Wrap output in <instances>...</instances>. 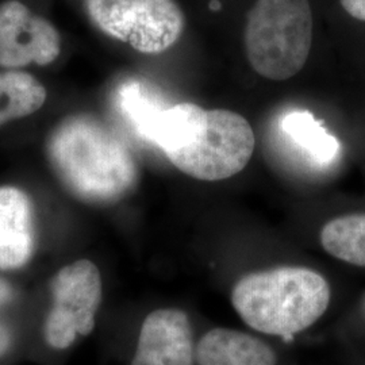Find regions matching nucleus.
<instances>
[{
    "mask_svg": "<svg viewBox=\"0 0 365 365\" xmlns=\"http://www.w3.org/2000/svg\"><path fill=\"white\" fill-rule=\"evenodd\" d=\"M106 34L146 54L165 52L182 37L184 15L175 0H86Z\"/></svg>",
    "mask_w": 365,
    "mask_h": 365,
    "instance_id": "39448f33",
    "label": "nucleus"
},
{
    "mask_svg": "<svg viewBox=\"0 0 365 365\" xmlns=\"http://www.w3.org/2000/svg\"><path fill=\"white\" fill-rule=\"evenodd\" d=\"M249 64L274 81L294 78L309 60L313 13L309 0H256L244 33Z\"/></svg>",
    "mask_w": 365,
    "mask_h": 365,
    "instance_id": "20e7f679",
    "label": "nucleus"
},
{
    "mask_svg": "<svg viewBox=\"0 0 365 365\" xmlns=\"http://www.w3.org/2000/svg\"><path fill=\"white\" fill-rule=\"evenodd\" d=\"M274 140L288 167L303 175L330 173L342 160L339 138L304 108H288L276 118Z\"/></svg>",
    "mask_w": 365,
    "mask_h": 365,
    "instance_id": "0eeeda50",
    "label": "nucleus"
},
{
    "mask_svg": "<svg viewBox=\"0 0 365 365\" xmlns=\"http://www.w3.org/2000/svg\"><path fill=\"white\" fill-rule=\"evenodd\" d=\"M195 365H280V357L257 336L214 327L196 341Z\"/></svg>",
    "mask_w": 365,
    "mask_h": 365,
    "instance_id": "9d476101",
    "label": "nucleus"
},
{
    "mask_svg": "<svg viewBox=\"0 0 365 365\" xmlns=\"http://www.w3.org/2000/svg\"><path fill=\"white\" fill-rule=\"evenodd\" d=\"M363 312H364V315H365V298H364V302H363Z\"/></svg>",
    "mask_w": 365,
    "mask_h": 365,
    "instance_id": "f3484780",
    "label": "nucleus"
},
{
    "mask_svg": "<svg viewBox=\"0 0 365 365\" xmlns=\"http://www.w3.org/2000/svg\"><path fill=\"white\" fill-rule=\"evenodd\" d=\"M319 241L331 257L365 268V212L345 214L327 221L321 229Z\"/></svg>",
    "mask_w": 365,
    "mask_h": 365,
    "instance_id": "f8f14e48",
    "label": "nucleus"
},
{
    "mask_svg": "<svg viewBox=\"0 0 365 365\" xmlns=\"http://www.w3.org/2000/svg\"><path fill=\"white\" fill-rule=\"evenodd\" d=\"M14 289L7 280L0 277V359H4L13 351L14 330L10 322L6 318L4 310L13 302Z\"/></svg>",
    "mask_w": 365,
    "mask_h": 365,
    "instance_id": "2eb2a0df",
    "label": "nucleus"
},
{
    "mask_svg": "<svg viewBox=\"0 0 365 365\" xmlns=\"http://www.w3.org/2000/svg\"><path fill=\"white\" fill-rule=\"evenodd\" d=\"M46 101V90L25 72L0 73V125L31 115Z\"/></svg>",
    "mask_w": 365,
    "mask_h": 365,
    "instance_id": "ddd939ff",
    "label": "nucleus"
},
{
    "mask_svg": "<svg viewBox=\"0 0 365 365\" xmlns=\"http://www.w3.org/2000/svg\"><path fill=\"white\" fill-rule=\"evenodd\" d=\"M48 156L66 190L87 203H115L137 182V165L129 148L91 115L64 119L49 137Z\"/></svg>",
    "mask_w": 365,
    "mask_h": 365,
    "instance_id": "f03ea898",
    "label": "nucleus"
},
{
    "mask_svg": "<svg viewBox=\"0 0 365 365\" xmlns=\"http://www.w3.org/2000/svg\"><path fill=\"white\" fill-rule=\"evenodd\" d=\"M148 143L161 149L182 173L220 182L248 165L256 138L248 120L235 111L179 103L158 114Z\"/></svg>",
    "mask_w": 365,
    "mask_h": 365,
    "instance_id": "f257e3e1",
    "label": "nucleus"
},
{
    "mask_svg": "<svg viewBox=\"0 0 365 365\" xmlns=\"http://www.w3.org/2000/svg\"><path fill=\"white\" fill-rule=\"evenodd\" d=\"M51 289L53 307L43 324V339L54 351H66L95 327L102 300L101 272L92 261H76L54 274Z\"/></svg>",
    "mask_w": 365,
    "mask_h": 365,
    "instance_id": "423d86ee",
    "label": "nucleus"
},
{
    "mask_svg": "<svg viewBox=\"0 0 365 365\" xmlns=\"http://www.w3.org/2000/svg\"><path fill=\"white\" fill-rule=\"evenodd\" d=\"M195 351L188 315L160 309L145 318L130 365H195Z\"/></svg>",
    "mask_w": 365,
    "mask_h": 365,
    "instance_id": "1a4fd4ad",
    "label": "nucleus"
},
{
    "mask_svg": "<svg viewBox=\"0 0 365 365\" xmlns=\"http://www.w3.org/2000/svg\"><path fill=\"white\" fill-rule=\"evenodd\" d=\"M115 103L118 110L140 138L148 143L152 126L158 114L168 106L148 84L130 80L118 88Z\"/></svg>",
    "mask_w": 365,
    "mask_h": 365,
    "instance_id": "4468645a",
    "label": "nucleus"
},
{
    "mask_svg": "<svg viewBox=\"0 0 365 365\" xmlns=\"http://www.w3.org/2000/svg\"><path fill=\"white\" fill-rule=\"evenodd\" d=\"M331 288L324 274L282 265L247 274L232 291L240 318L262 336L289 339L314 327L327 312Z\"/></svg>",
    "mask_w": 365,
    "mask_h": 365,
    "instance_id": "7ed1b4c3",
    "label": "nucleus"
},
{
    "mask_svg": "<svg viewBox=\"0 0 365 365\" xmlns=\"http://www.w3.org/2000/svg\"><path fill=\"white\" fill-rule=\"evenodd\" d=\"M61 51V39L49 21L31 14L18 0L0 4V66H48Z\"/></svg>",
    "mask_w": 365,
    "mask_h": 365,
    "instance_id": "6e6552de",
    "label": "nucleus"
},
{
    "mask_svg": "<svg viewBox=\"0 0 365 365\" xmlns=\"http://www.w3.org/2000/svg\"><path fill=\"white\" fill-rule=\"evenodd\" d=\"M34 250L33 209L15 187H0V269H18Z\"/></svg>",
    "mask_w": 365,
    "mask_h": 365,
    "instance_id": "9b49d317",
    "label": "nucleus"
},
{
    "mask_svg": "<svg viewBox=\"0 0 365 365\" xmlns=\"http://www.w3.org/2000/svg\"><path fill=\"white\" fill-rule=\"evenodd\" d=\"M344 11L354 19L365 22V0H339Z\"/></svg>",
    "mask_w": 365,
    "mask_h": 365,
    "instance_id": "dca6fc26",
    "label": "nucleus"
}]
</instances>
